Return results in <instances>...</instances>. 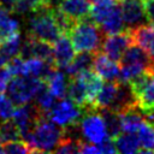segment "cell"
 Returning <instances> with one entry per match:
<instances>
[{"label": "cell", "instance_id": "cell-8", "mask_svg": "<svg viewBox=\"0 0 154 154\" xmlns=\"http://www.w3.org/2000/svg\"><path fill=\"white\" fill-rule=\"evenodd\" d=\"M134 42L131 31L129 29H125L120 32L111 34V35H105L100 51L107 55L109 59L114 61H119L124 51L128 48L129 45Z\"/></svg>", "mask_w": 154, "mask_h": 154}, {"label": "cell", "instance_id": "cell-19", "mask_svg": "<svg viewBox=\"0 0 154 154\" xmlns=\"http://www.w3.org/2000/svg\"><path fill=\"white\" fill-rule=\"evenodd\" d=\"M112 140L117 149V153H124V154L140 153V144H138V140L135 132L122 131L119 135H117Z\"/></svg>", "mask_w": 154, "mask_h": 154}, {"label": "cell", "instance_id": "cell-23", "mask_svg": "<svg viewBox=\"0 0 154 154\" xmlns=\"http://www.w3.org/2000/svg\"><path fill=\"white\" fill-rule=\"evenodd\" d=\"M118 89V81H107L106 84H102L100 91L97 93L93 107L94 108H102V107H109L116 97Z\"/></svg>", "mask_w": 154, "mask_h": 154}, {"label": "cell", "instance_id": "cell-9", "mask_svg": "<svg viewBox=\"0 0 154 154\" xmlns=\"http://www.w3.org/2000/svg\"><path fill=\"white\" fill-rule=\"evenodd\" d=\"M42 117H47V116L43 114L37 108V106L35 103L26 102V103L19 105L17 108H14L13 114H12V120L19 129V132L22 136L25 132L31 131L32 128L35 126V124Z\"/></svg>", "mask_w": 154, "mask_h": 154}, {"label": "cell", "instance_id": "cell-10", "mask_svg": "<svg viewBox=\"0 0 154 154\" xmlns=\"http://www.w3.org/2000/svg\"><path fill=\"white\" fill-rule=\"evenodd\" d=\"M118 4L126 29H135L147 23L142 0H118Z\"/></svg>", "mask_w": 154, "mask_h": 154}, {"label": "cell", "instance_id": "cell-21", "mask_svg": "<svg viewBox=\"0 0 154 154\" xmlns=\"http://www.w3.org/2000/svg\"><path fill=\"white\" fill-rule=\"evenodd\" d=\"M99 26H100L101 31L103 32V35H111V34L120 32V31L126 29L125 25H124L123 18H122V13H120V8H119L118 2L113 7L111 13L106 17V19Z\"/></svg>", "mask_w": 154, "mask_h": 154}, {"label": "cell", "instance_id": "cell-30", "mask_svg": "<svg viewBox=\"0 0 154 154\" xmlns=\"http://www.w3.org/2000/svg\"><path fill=\"white\" fill-rule=\"evenodd\" d=\"M51 0H16L13 11L16 13H26V12H35L36 10L49 6Z\"/></svg>", "mask_w": 154, "mask_h": 154}, {"label": "cell", "instance_id": "cell-5", "mask_svg": "<svg viewBox=\"0 0 154 154\" xmlns=\"http://www.w3.org/2000/svg\"><path fill=\"white\" fill-rule=\"evenodd\" d=\"M128 84L142 114L154 111V75L146 70Z\"/></svg>", "mask_w": 154, "mask_h": 154}, {"label": "cell", "instance_id": "cell-36", "mask_svg": "<svg viewBox=\"0 0 154 154\" xmlns=\"http://www.w3.org/2000/svg\"><path fill=\"white\" fill-rule=\"evenodd\" d=\"M147 70H148L150 73H153V75H154V61H152V64L149 65V67H148Z\"/></svg>", "mask_w": 154, "mask_h": 154}, {"label": "cell", "instance_id": "cell-34", "mask_svg": "<svg viewBox=\"0 0 154 154\" xmlns=\"http://www.w3.org/2000/svg\"><path fill=\"white\" fill-rule=\"evenodd\" d=\"M97 147L100 149V153H117V149L114 147V143H113V140L111 137H106L103 141H101L100 143H97Z\"/></svg>", "mask_w": 154, "mask_h": 154}, {"label": "cell", "instance_id": "cell-35", "mask_svg": "<svg viewBox=\"0 0 154 154\" xmlns=\"http://www.w3.org/2000/svg\"><path fill=\"white\" fill-rule=\"evenodd\" d=\"M14 1L16 0H0V5H2L5 8H7L10 12H12L13 6H14Z\"/></svg>", "mask_w": 154, "mask_h": 154}, {"label": "cell", "instance_id": "cell-24", "mask_svg": "<svg viewBox=\"0 0 154 154\" xmlns=\"http://www.w3.org/2000/svg\"><path fill=\"white\" fill-rule=\"evenodd\" d=\"M94 54L95 53H91V52H78V54L75 55L72 61L67 66L64 67L66 75L69 77H71V76H75L77 73H79L81 71L91 69Z\"/></svg>", "mask_w": 154, "mask_h": 154}, {"label": "cell", "instance_id": "cell-15", "mask_svg": "<svg viewBox=\"0 0 154 154\" xmlns=\"http://www.w3.org/2000/svg\"><path fill=\"white\" fill-rule=\"evenodd\" d=\"M76 76H78V78L81 79V82H82V84L84 87L88 105L90 107H93V102H94L97 93L100 91V89H101V87L103 84L102 83V78L96 72H94L90 69L84 70V71H81Z\"/></svg>", "mask_w": 154, "mask_h": 154}, {"label": "cell", "instance_id": "cell-31", "mask_svg": "<svg viewBox=\"0 0 154 154\" xmlns=\"http://www.w3.org/2000/svg\"><path fill=\"white\" fill-rule=\"evenodd\" d=\"M4 153H10V154H20V153H32L31 149L22 141H11L6 143H1Z\"/></svg>", "mask_w": 154, "mask_h": 154}, {"label": "cell", "instance_id": "cell-27", "mask_svg": "<svg viewBox=\"0 0 154 154\" xmlns=\"http://www.w3.org/2000/svg\"><path fill=\"white\" fill-rule=\"evenodd\" d=\"M118 0H99L93 6H90L89 12V19H91L94 23L100 25L106 17L111 13L113 7L117 5Z\"/></svg>", "mask_w": 154, "mask_h": 154}, {"label": "cell", "instance_id": "cell-13", "mask_svg": "<svg viewBox=\"0 0 154 154\" xmlns=\"http://www.w3.org/2000/svg\"><path fill=\"white\" fill-rule=\"evenodd\" d=\"M90 6L91 4L89 0H60L58 8L76 23L89 17Z\"/></svg>", "mask_w": 154, "mask_h": 154}, {"label": "cell", "instance_id": "cell-33", "mask_svg": "<svg viewBox=\"0 0 154 154\" xmlns=\"http://www.w3.org/2000/svg\"><path fill=\"white\" fill-rule=\"evenodd\" d=\"M147 22L154 25V0H142Z\"/></svg>", "mask_w": 154, "mask_h": 154}, {"label": "cell", "instance_id": "cell-12", "mask_svg": "<svg viewBox=\"0 0 154 154\" xmlns=\"http://www.w3.org/2000/svg\"><path fill=\"white\" fill-rule=\"evenodd\" d=\"M91 69L96 72L101 78L106 81H117L119 73V65L117 61L109 59L101 51L94 54Z\"/></svg>", "mask_w": 154, "mask_h": 154}, {"label": "cell", "instance_id": "cell-28", "mask_svg": "<svg viewBox=\"0 0 154 154\" xmlns=\"http://www.w3.org/2000/svg\"><path fill=\"white\" fill-rule=\"evenodd\" d=\"M20 45H22V40H20L19 32L16 35H12L11 37L0 42V55L6 60L18 55Z\"/></svg>", "mask_w": 154, "mask_h": 154}, {"label": "cell", "instance_id": "cell-26", "mask_svg": "<svg viewBox=\"0 0 154 154\" xmlns=\"http://www.w3.org/2000/svg\"><path fill=\"white\" fill-rule=\"evenodd\" d=\"M100 113V116L102 117V120L105 123V128L107 131V136L113 138L117 135H119L122 132V126H120V119H119V114L107 107H102V108H96Z\"/></svg>", "mask_w": 154, "mask_h": 154}, {"label": "cell", "instance_id": "cell-18", "mask_svg": "<svg viewBox=\"0 0 154 154\" xmlns=\"http://www.w3.org/2000/svg\"><path fill=\"white\" fill-rule=\"evenodd\" d=\"M66 95L69 96V99L71 101H73L77 106H79L83 109L87 108H93L88 105L87 102V95H85V90L84 87L81 82V79L78 78V76H71L67 79V87H66Z\"/></svg>", "mask_w": 154, "mask_h": 154}, {"label": "cell", "instance_id": "cell-4", "mask_svg": "<svg viewBox=\"0 0 154 154\" xmlns=\"http://www.w3.org/2000/svg\"><path fill=\"white\" fill-rule=\"evenodd\" d=\"M45 83L46 81L32 76H13L10 78L5 91L13 105L19 106L30 102Z\"/></svg>", "mask_w": 154, "mask_h": 154}, {"label": "cell", "instance_id": "cell-20", "mask_svg": "<svg viewBox=\"0 0 154 154\" xmlns=\"http://www.w3.org/2000/svg\"><path fill=\"white\" fill-rule=\"evenodd\" d=\"M136 136L140 144V153L154 152V123L144 120L137 129Z\"/></svg>", "mask_w": 154, "mask_h": 154}, {"label": "cell", "instance_id": "cell-22", "mask_svg": "<svg viewBox=\"0 0 154 154\" xmlns=\"http://www.w3.org/2000/svg\"><path fill=\"white\" fill-rule=\"evenodd\" d=\"M47 87L49 91L54 95L57 99H63L66 96V87L67 81L65 77V73L60 71V69H54L51 75L46 79Z\"/></svg>", "mask_w": 154, "mask_h": 154}, {"label": "cell", "instance_id": "cell-17", "mask_svg": "<svg viewBox=\"0 0 154 154\" xmlns=\"http://www.w3.org/2000/svg\"><path fill=\"white\" fill-rule=\"evenodd\" d=\"M118 114L123 132H136L140 125L144 122V117L137 106H131Z\"/></svg>", "mask_w": 154, "mask_h": 154}, {"label": "cell", "instance_id": "cell-16", "mask_svg": "<svg viewBox=\"0 0 154 154\" xmlns=\"http://www.w3.org/2000/svg\"><path fill=\"white\" fill-rule=\"evenodd\" d=\"M120 64H131V65H137L143 69H148L149 65L152 64V60L149 55L146 53L144 49H142L137 43L132 42L131 45L128 46V48L124 51L122 58H120Z\"/></svg>", "mask_w": 154, "mask_h": 154}, {"label": "cell", "instance_id": "cell-6", "mask_svg": "<svg viewBox=\"0 0 154 154\" xmlns=\"http://www.w3.org/2000/svg\"><path fill=\"white\" fill-rule=\"evenodd\" d=\"M84 111L85 109L77 106L70 99L63 97V99H59L57 103L54 102L53 107L47 113V117L52 122H54L57 125L66 129L70 126L78 125L81 118L83 117Z\"/></svg>", "mask_w": 154, "mask_h": 154}, {"label": "cell", "instance_id": "cell-2", "mask_svg": "<svg viewBox=\"0 0 154 154\" xmlns=\"http://www.w3.org/2000/svg\"><path fill=\"white\" fill-rule=\"evenodd\" d=\"M75 52H91L100 51L102 40L105 37L100 26L91 19L84 18L76 22L67 32Z\"/></svg>", "mask_w": 154, "mask_h": 154}, {"label": "cell", "instance_id": "cell-1", "mask_svg": "<svg viewBox=\"0 0 154 154\" xmlns=\"http://www.w3.org/2000/svg\"><path fill=\"white\" fill-rule=\"evenodd\" d=\"M63 136L64 128L57 125L48 117H42L31 131L20 136V140L31 149L32 153H45L53 152Z\"/></svg>", "mask_w": 154, "mask_h": 154}, {"label": "cell", "instance_id": "cell-7", "mask_svg": "<svg viewBox=\"0 0 154 154\" xmlns=\"http://www.w3.org/2000/svg\"><path fill=\"white\" fill-rule=\"evenodd\" d=\"M78 131L89 143L97 144L107 137L102 117L96 108H87L78 124Z\"/></svg>", "mask_w": 154, "mask_h": 154}, {"label": "cell", "instance_id": "cell-32", "mask_svg": "<svg viewBox=\"0 0 154 154\" xmlns=\"http://www.w3.org/2000/svg\"><path fill=\"white\" fill-rule=\"evenodd\" d=\"M14 111V105L4 93H0V119H11Z\"/></svg>", "mask_w": 154, "mask_h": 154}, {"label": "cell", "instance_id": "cell-25", "mask_svg": "<svg viewBox=\"0 0 154 154\" xmlns=\"http://www.w3.org/2000/svg\"><path fill=\"white\" fill-rule=\"evenodd\" d=\"M19 32V23L10 17V11L0 5V42Z\"/></svg>", "mask_w": 154, "mask_h": 154}, {"label": "cell", "instance_id": "cell-11", "mask_svg": "<svg viewBox=\"0 0 154 154\" xmlns=\"http://www.w3.org/2000/svg\"><path fill=\"white\" fill-rule=\"evenodd\" d=\"M53 45V63L57 69H64L75 58V49L66 34H60Z\"/></svg>", "mask_w": 154, "mask_h": 154}, {"label": "cell", "instance_id": "cell-3", "mask_svg": "<svg viewBox=\"0 0 154 154\" xmlns=\"http://www.w3.org/2000/svg\"><path fill=\"white\" fill-rule=\"evenodd\" d=\"M60 30L53 16V7L45 6L34 12L29 19L28 36L53 43L60 35Z\"/></svg>", "mask_w": 154, "mask_h": 154}, {"label": "cell", "instance_id": "cell-29", "mask_svg": "<svg viewBox=\"0 0 154 154\" xmlns=\"http://www.w3.org/2000/svg\"><path fill=\"white\" fill-rule=\"evenodd\" d=\"M20 140V132L17 125L11 119H5L0 122V143H6L11 141Z\"/></svg>", "mask_w": 154, "mask_h": 154}, {"label": "cell", "instance_id": "cell-14", "mask_svg": "<svg viewBox=\"0 0 154 154\" xmlns=\"http://www.w3.org/2000/svg\"><path fill=\"white\" fill-rule=\"evenodd\" d=\"M129 30L131 31L134 42L137 43L142 49H144L150 60L154 61V25L142 24L135 29Z\"/></svg>", "mask_w": 154, "mask_h": 154}, {"label": "cell", "instance_id": "cell-37", "mask_svg": "<svg viewBox=\"0 0 154 154\" xmlns=\"http://www.w3.org/2000/svg\"><path fill=\"white\" fill-rule=\"evenodd\" d=\"M90 2H96V1H99V0H89Z\"/></svg>", "mask_w": 154, "mask_h": 154}]
</instances>
